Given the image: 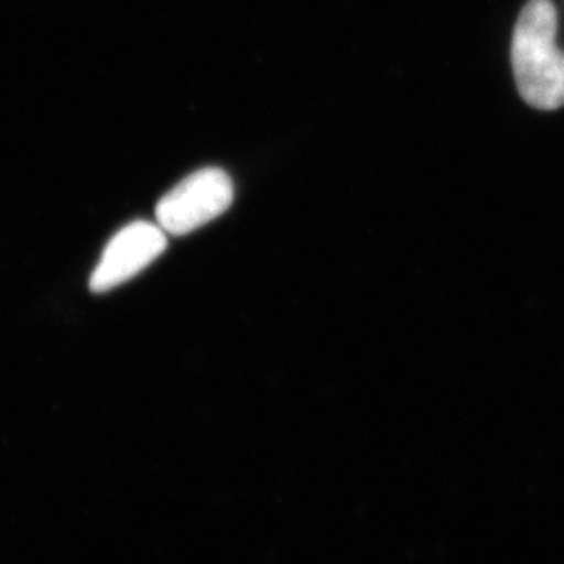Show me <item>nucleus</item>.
Wrapping results in <instances>:
<instances>
[{"label": "nucleus", "instance_id": "obj_1", "mask_svg": "<svg viewBox=\"0 0 564 564\" xmlns=\"http://www.w3.org/2000/svg\"><path fill=\"white\" fill-rule=\"evenodd\" d=\"M511 64L522 99L538 110L564 107V52L557 46V10L550 0H530L522 8Z\"/></svg>", "mask_w": 564, "mask_h": 564}, {"label": "nucleus", "instance_id": "obj_3", "mask_svg": "<svg viewBox=\"0 0 564 564\" xmlns=\"http://www.w3.org/2000/svg\"><path fill=\"white\" fill-rule=\"evenodd\" d=\"M166 249V232L160 225L133 221L113 236L91 272L90 289L107 293L119 288L160 258Z\"/></svg>", "mask_w": 564, "mask_h": 564}, {"label": "nucleus", "instance_id": "obj_2", "mask_svg": "<svg viewBox=\"0 0 564 564\" xmlns=\"http://www.w3.org/2000/svg\"><path fill=\"white\" fill-rule=\"evenodd\" d=\"M235 199V187L221 169H203L166 192L155 218L166 235L183 236L218 218Z\"/></svg>", "mask_w": 564, "mask_h": 564}]
</instances>
